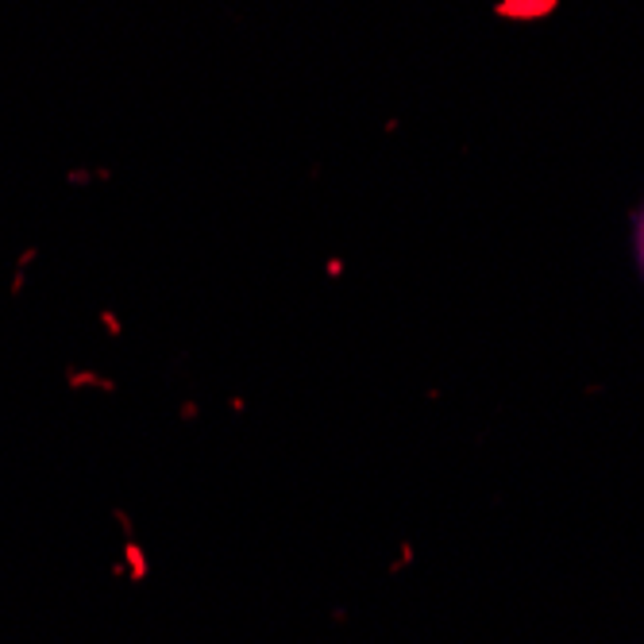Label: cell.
<instances>
[{
	"instance_id": "6da1fadb",
	"label": "cell",
	"mask_w": 644,
	"mask_h": 644,
	"mask_svg": "<svg viewBox=\"0 0 644 644\" xmlns=\"http://www.w3.org/2000/svg\"><path fill=\"white\" fill-rule=\"evenodd\" d=\"M637 243H640V262H644V217H640V236H637Z\"/></svg>"
}]
</instances>
